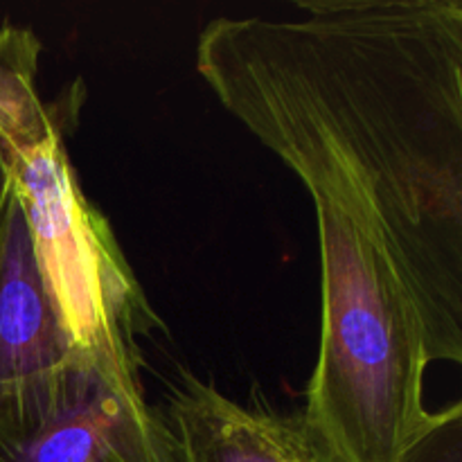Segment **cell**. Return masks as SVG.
Returning a JSON list of instances; mask_svg holds the SVG:
<instances>
[{"label": "cell", "mask_w": 462, "mask_h": 462, "mask_svg": "<svg viewBox=\"0 0 462 462\" xmlns=\"http://www.w3.org/2000/svg\"><path fill=\"white\" fill-rule=\"evenodd\" d=\"M296 7L210 21L197 70L314 206L302 413L355 462H400L438 420L429 365L462 364V3Z\"/></svg>", "instance_id": "1"}, {"label": "cell", "mask_w": 462, "mask_h": 462, "mask_svg": "<svg viewBox=\"0 0 462 462\" xmlns=\"http://www.w3.org/2000/svg\"><path fill=\"white\" fill-rule=\"evenodd\" d=\"M63 108L0 138L36 266L72 350L140 365L138 338L161 328L102 212L86 199L66 149Z\"/></svg>", "instance_id": "2"}, {"label": "cell", "mask_w": 462, "mask_h": 462, "mask_svg": "<svg viewBox=\"0 0 462 462\" xmlns=\"http://www.w3.org/2000/svg\"><path fill=\"white\" fill-rule=\"evenodd\" d=\"M0 462H180L165 415L144 400L140 365L75 352L57 406Z\"/></svg>", "instance_id": "3"}, {"label": "cell", "mask_w": 462, "mask_h": 462, "mask_svg": "<svg viewBox=\"0 0 462 462\" xmlns=\"http://www.w3.org/2000/svg\"><path fill=\"white\" fill-rule=\"evenodd\" d=\"M72 355L14 194L0 242V458L52 413Z\"/></svg>", "instance_id": "4"}, {"label": "cell", "mask_w": 462, "mask_h": 462, "mask_svg": "<svg viewBox=\"0 0 462 462\" xmlns=\"http://www.w3.org/2000/svg\"><path fill=\"white\" fill-rule=\"evenodd\" d=\"M180 462H355L302 411L246 406L180 370L167 415Z\"/></svg>", "instance_id": "5"}, {"label": "cell", "mask_w": 462, "mask_h": 462, "mask_svg": "<svg viewBox=\"0 0 462 462\" xmlns=\"http://www.w3.org/2000/svg\"><path fill=\"white\" fill-rule=\"evenodd\" d=\"M400 462H462V409L449 406Z\"/></svg>", "instance_id": "6"}, {"label": "cell", "mask_w": 462, "mask_h": 462, "mask_svg": "<svg viewBox=\"0 0 462 462\" xmlns=\"http://www.w3.org/2000/svg\"><path fill=\"white\" fill-rule=\"evenodd\" d=\"M14 188H12V176H9L7 162H5L3 153H0V242H3V230L5 221H7L9 206H12Z\"/></svg>", "instance_id": "7"}]
</instances>
